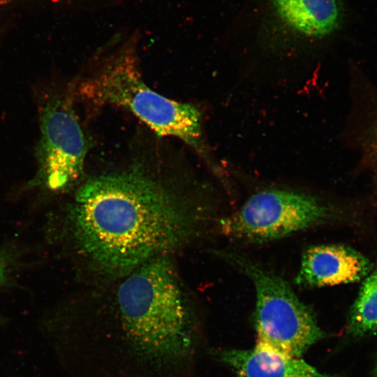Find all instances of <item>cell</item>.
I'll use <instances>...</instances> for the list:
<instances>
[{
	"label": "cell",
	"instance_id": "cell-1",
	"mask_svg": "<svg viewBox=\"0 0 377 377\" xmlns=\"http://www.w3.org/2000/svg\"><path fill=\"white\" fill-rule=\"evenodd\" d=\"M201 210L140 165L89 179L71 214L75 242L99 273L128 275L199 230Z\"/></svg>",
	"mask_w": 377,
	"mask_h": 377
},
{
	"label": "cell",
	"instance_id": "cell-2",
	"mask_svg": "<svg viewBox=\"0 0 377 377\" xmlns=\"http://www.w3.org/2000/svg\"><path fill=\"white\" fill-rule=\"evenodd\" d=\"M113 54L80 87L82 95L98 106L114 105L131 112L161 136L175 137L191 148L223 177L206 142L203 114L197 105L168 98L144 82L133 48Z\"/></svg>",
	"mask_w": 377,
	"mask_h": 377
},
{
	"label": "cell",
	"instance_id": "cell-3",
	"mask_svg": "<svg viewBox=\"0 0 377 377\" xmlns=\"http://www.w3.org/2000/svg\"><path fill=\"white\" fill-rule=\"evenodd\" d=\"M124 278L117 302L126 341L149 356L177 350L183 339L186 312L168 256L146 262Z\"/></svg>",
	"mask_w": 377,
	"mask_h": 377
},
{
	"label": "cell",
	"instance_id": "cell-4",
	"mask_svg": "<svg viewBox=\"0 0 377 377\" xmlns=\"http://www.w3.org/2000/svg\"><path fill=\"white\" fill-rule=\"evenodd\" d=\"M217 253L252 282L258 344L300 357L325 338L312 311L281 276L238 253L223 250Z\"/></svg>",
	"mask_w": 377,
	"mask_h": 377
},
{
	"label": "cell",
	"instance_id": "cell-5",
	"mask_svg": "<svg viewBox=\"0 0 377 377\" xmlns=\"http://www.w3.org/2000/svg\"><path fill=\"white\" fill-rule=\"evenodd\" d=\"M339 216L336 207L315 195L265 188L252 194L239 209L221 219L219 229L229 238L264 243L330 223Z\"/></svg>",
	"mask_w": 377,
	"mask_h": 377
},
{
	"label": "cell",
	"instance_id": "cell-6",
	"mask_svg": "<svg viewBox=\"0 0 377 377\" xmlns=\"http://www.w3.org/2000/svg\"><path fill=\"white\" fill-rule=\"evenodd\" d=\"M38 169L33 186L51 191L71 187L82 177L89 143L71 103L53 98L40 115Z\"/></svg>",
	"mask_w": 377,
	"mask_h": 377
},
{
	"label": "cell",
	"instance_id": "cell-7",
	"mask_svg": "<svg viewBox=\"0 0 377 377\" xmlns=\"http://www.w3.org/2000/svg\"><path fill=\"white\" fill-rule=\"evenodd\" d=\"M260 38L267 49L286 51L325 42L341 28V0H265Z\"/></svg>",
	"mask_w": 377,
	"mask_h": 377
},
{
	"label": "cell",
	"instance_id": "cell-8",
	"mask_svg": "<svg viewBox=\"0 0 377 377\" xmlns=\"http://www.w3.org/2000/svg\"><path fill=\"white\" fill-rule=\"evenodd\" d=\"M350 108L343 131L346 146L357 155V169L377 172V63L373 73L350 64Z\"/></svg>",
	"mask_w": 377,
	"mask_h": 377
},
{
	"label": "cell",
	"instance_id": "cell-9",
	"mask_svg": "<svg viewBox=\"0 0 377 377\" xmlns=\"http://www.w3.org/2000/svg\"><path fill=\"white\" fill-rule=\"evenodd\" d=\"M373 269L370 260L355 249L342 244H320L302 253L295 284L320 288L356 282Z\"/></svg>",
	"mask_w": 377,
	"mask_h": 377
},
{
	"label": "cell",
	"instance_id": "cell-10",
	"mask_svg": "<svg viewBox=\"0 0 377 377\" xmlns=\"http://www.w3.org/2000/svg\"><path fill=\"white\" fill-rule=\"evenodd\" d=\"M238 377H342L323 373L300 357L257 344L251 349H223L216 353Z\"/></svg>",
	"mask_w": 377,
	"mask_h": 377
},
{
	"label": "cell",
	"instance_id": "cell-11",
	"mask_svg": "<svg viewBox=\"0 0 377 377\" xmlns=\"http://www.w3.org/2000/svg\"><path fill=\"white\" fill-rule=\"evenodd\" d=\"M346 330L353 339H362L377 332V267L363 279L348 313Z\"/></svg>",
	"mask_w": 377,
	"mask_h": 377
},
{
	"label": "cell",
	"instance_id": "cell-12",
	"mask_svg": "<svg viewBox=\"0 0 377 377\" xmlns=\"http://www.w3.org/2000/svg\"><path fill=\"white\" fill-rule=\"evenodd\" d=\"M10 271L11 258L5 251L0 250V290L6 284Z\"/></svg>",
	"mask_w": 377,
	"mask_h": 377
},
{
	"label": "cell",
	"instance_id": "cell-13",
	"mask_svg": "<svg viewBox=\"0 0 377 377\" xmlns=\"http://www.w3.org/2000/svg\"><path fill=\"white\" fill-rule=\"evenodd\" d=\"M371 377H377V353L375 357L374 367L371 371Z\"/></svg>",
	"mask_w": 377,
	"mask_h": 377
},
{
	"label": "cell",
	"instance_id": "cell-14",
	"mask_svg": "<svg viewBox=\"0 0 377 377\" xmlns=\"http://www.w3.org/2000/svg\"><path fill=\"white\" fill-rule=\"evenodd\" d=\"M13 0H0V3H7L8 1H12Z\"/></svg>",
	"mask_w": 377,
	"mask_h": 377
}]
</instances>
